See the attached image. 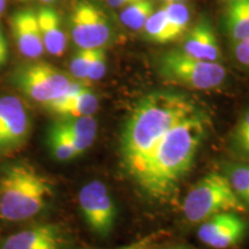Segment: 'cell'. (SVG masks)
Instances as JSON below:
<instances>
[{"instance_id": "cell-1", "label": "cell", "mask_w": 249, "mask_h": 249, "mask_svg": "<svg viewBox=\"0 0 249 249\" xmlns=\"http://www.w3.org/2000/svg\"><path fill=\"white\" fill-rule=\"evenodd\" d=\"M196 110L192 99L172 91L148 93L136 103L120 138L123 166L134 181L164 134Z\"/></svg>"}, {"instance_id": "cell-2", "label": "cell", "mask_w": 249, "mask_h": 249, "mask_svg": "<svg viewBox=\"0 0 249 249\" xmlns=\"http://www.w3.org/2000/svg\"><path fill=\"white\" fill-rule=\"evenodd\" d=\"M209 127L200 108L178 121L164 134L135 180L145 194L165 200L189 172Z\"/></svg>"}, {"instance_id": "cell-3", "label": "cell", "mask_w": 249, "mask_h": 249, "mask_svg": "<svg viewBox=\"0 0 249 249\" xmlns=\"http://www.w3.org/2000/svg\"><path fill=\"white\" fill-rule=\"evenodd\" d=\"M51 194L48 180L29 165H8L0 174V219H30L42 211Z\"/></svg>"}, {"instance_id": "cell-4", "label": "cell", "mask_w": 249, "mask_h": 249, "mask_svg": "<svg viewBox=\"0 0 249 249\" xmlns=\"http://www.w3.org/2000/svg\"><path fill=\"white\" fill-rule=\"evenodd\" d=\"M244 203L236 196L225 174L211 172L204 176L186 195L182 213L187 222L201 224L225 211L242 213Z\"/></svg>"}, {"instance_id": "cell-5", "label": "cell", "mask_w": 249, "mask_h": 249, "mask_svg": "<svg viewBox=\"0 0 249 249\" xmlns=\"http://www.w3.org/2000/svg\"><path fill=\"white\" fill-rule=\"evenodd\" d=\"M160 73L167 82L193 90H209L222 86L227 71L220 62L205 61L172 50L160 59Z\"/></svg>"}, {"instance_id": "cell-6", "label": "cell", "mask_w": 249, "mask_h": 249, "mask_svg": "<svg viewBox=\"0 0 249 249\" xmlns=\"http://www.w3.org/2000/svg\"><path fill=\"white\" fill-rule=\"evenodd\" d=\"M13 82L27 97L48 105L64 96L75 81L53 65L37 61L18 66L13 74Z\"/></svg>"}, {"instance_id": "cell-7", "label": "cell", "mask_w": 249, "mask_h": 249, "mask_svg": "<svg viewBox=\"0 0 249 249\" xmlns=\"http://www.w3.org/2000/svg\"><path fill=\"white\" fill-rule=\"evenodd\" d=\"M68 26L71 40L79 49L105 48L112 38L107 15L89 0H80L74 4Z\"/></svg>"}, {"instance_id": "cell-8", "label": "cell", "mask_w": 249, "mask_h": 249, "mask_svg": "<svg viewBox=\"0 0 249 249\" xmlns=\"http://www.w3.org/2000/svg\"><path fill=\"white\" fill-rule=\"evenodd\" d=\"M81 213L89 229L99 236H107L117 219V208L105 183L93 180L79 193Z\"/></svg>"}, {"instance_id": "cell-9", "label": "cell", "mask_w": 249, "mask_h": 249, "mask_svg": "<svg viewBox=\"0 0 249 249\" xmlns=\"http://www.w3.org/2000/svg\"><path fill=\"white\" fill-rule=\"evenodd\" d=\"M30 118L23 103L15 96L0 97V155L17 151L30 133Z\"/></svg>"}, {"instance_id": "cell-10", "label": "cell", "mask_w": 249, "mask_h": 249, "mask_svg": "<svg viewBox=\"0 0 249 249\" xmlns=\"http://www.w3.org/2000/svg\"><path fill=\"white\" fill-rule=\"evenodd\" d=\"M248 233V223L236 211H225L201 223L197 236L202 244L214 249L234 247Z\"/></svg>"}, {"instance_id": "cell-11", "label": "cell", "mask_w": 249, "mask_h": 249, "mask_svg": "<svg viewBox=\"0 0 249 249\" xmlns=\"http://www.w3.org/2000/svg\"><path fill=\"white\" fill-rule=\"evenodd\" d=\"M11 27L18 49L24 57L37 59L44 53L37 11L24 8L15 12L11 18Z\"/></svg>"}, {"instance_id": "cell-12", "label": "cell", "mask_w": 249, "mask_h": 249, "mask_svg": "<svg viewBox=\"0 0 249 249\" xmlns=\"http://www.w3.org/2000/svg\"><path fill=\"white\" fill-rule=\"evenodd\" d=\"M45 107L59 118L93 116L98 110V98L82 82L75 81L64 96Z\"/></svg>"}, {"instance_id": "cell-13", "label": "cell", "mask_w": 249, "mask_h": 249, "mask_svg": "<svg viewBox=\"0 0 249 249\" xmlns=\"http://www.w3.org/2000/svg\"><path fill=\"white\" fill-rule=\"evenodd\" d=\"M64 240L53 225L43 224L28 227L8 235L0 249H62Z\"/></svg>"}, {"instance_id": "cell-14", "label": "cell", "mask_w": 249, "mask_h": 249, "mask_svg": "<svg viewBox=\"0 0 249 249\" xmlns=\"http://www.w3.org/2000/svg\"><path fill=\"white\" fill-rule=\"evenodd\" d=\"M180 50L191 57L205 61L220 62L222 59L220 45L208 20H201L187 31Z\"/></svg>"}, {"instance_id": "cell-15", "label": "cell", "mask_w": 249, "mask_h": 249, "mask_svg": "<svg viewBox=\"0 0 249 249\" xmlns=\"http://www.w3.org/2000/svg\"><path fill=\"white\" fill-rule=\"evenodd\" d=\"M37 20L44 50L50 54L60 57L66 50L67 37L58 12L51 7H42L37 11Z\"/></svg>"}, {"instance_id": "cell-16", "label": "cell", "mask_w": 249, "mask_h": 249, "mask_svg": "<svg viewBox=\"0 0 249 249\" xmlns=\"http://www.w3.org/2000/svg\"><path fill=\"white\" fill-rule=\"evenodd\" d=\"M55 121L70 136L77 155L91 147L97 135V121L92 116L59 118Z\"/></svg>"}, {"instance_id": "cell-17", "label": "cell", "mask_w": 249, "mask_h": 249, "mask_svg": "<svg viewBox=\"0 0 249 249\" xmlns=\"http://www.w3.org/2000/svg\"><path fill=\"white\" fill-rule=\"evenodd\" d=\"M224 28L232 43L249 37V0H232L224 15Z\"/></svg>"}, {"instance_id": "cell-18", "label": "cell", "mask_w": 249, "mask_h": 249, "mask_svg": "<svg viewBox=\"0 0 249 249\" xmlns=\"http://www.w3.org/2000/svg\"><path fill=\"white\" fill-rule=\"evenodd\" d=\"M46 143L51 155L57 160L68 161L79 156L70 136L64 132L57 121L50 124L46 134Z\"/></svg>"}, {"instance_id": "cell-19", "label": "cell", "mask_w": 249, "mask_h": 249, "mask_svg": "<svg viewBox=\"0 0 249 249\" xmlns=\"http://www.w3.org/2000/svg\"><path fill=\"white\" fill-rule=\"evenodd\" d=\"M155 12L151 0H136L124 6L120 13V21L132 30H142L150 15Z\"/></svg>"}, {"instance_id": "cell-20", "label": "cell", "mask_w": 249, "mask_h": 249, "mask_svg": "<svg viewBox=\"0 0 249 249\" xmlns=\"http://www.w3.org/2000/svg\"><path fill=\"white\" fill-rule=\"evenodd\" d=\"M225 177L247 209L249 208V161L229 164L225 169Z\"/></svg>"}, {"instance_id": "cell-21", "label": "cell", "mask_w": 249, "mask_h": 249, "mask_svg": "<svg viewBox=\"0 0 249 249\" xmlns=\"http://www.w3.org/2000/svg\"><path fill=\"white\" fill-rule=\"evenodd\" d=\"M145 37L149 40L158 44H166L172 42L171 38V31L169 26V18H167L165 8L155 9V12L150 15L147 22L143 26Z\"/></svg>"}, {"instance_id": "cell-22", "label": "cell", "mask_w": 249, "mask_h": 249, "mask_svg": "<svg viewBox=\"0 0 249 249\" xmlns=\"http://www.w3.org/2000/svg\"><path fill=\"white\" fill-rule=\"evenodd\" d=\"M163 7L169 18V26L171 31V38L173 40L185 36L188 31L189 22H191V12L189 8L181 1L166 2Z\"/></svg>"}, {"instance_id": "cell-23", "label": "cell", "mask_w": 249, "mask_h": 249, "mask_svg": "<svg viewBox=\"0 0 249 249\" xmlns=\"http://www.w3.org/2000/svg\"><path fill=\"white\" fill-rule=\"evenodd\" d=\"M92 51L93 49H79L71 57L70 64L71 74L80 82L88 81V71Z\"/></svg>"}, {"instance_id": "cell-24", "label": "cell", "mask_w": 249, "mask_h": 249, "mask_svg": "<svg viewBox=\"0 0 249 249\" xmlns=\"http://www.w3.org/2000/svg\"><path fill=\"white\" fill-rule=\"evenodd\" d=\"M107 51L105 48L93 49L91 60H90L88 71V81H98L107 73Z\"/></svg>"}, {"instance_id": "cell-25", "label": "cell", "mask_w": 249, "mask_h": 249, "mask_svg": "<svg viewBox=\"0 0 249 249\" xmlns=\"http://www.w3.org/2000/svg\"><path fill=\"white\" fill-rule=\"evenodd\" d=\"M249 140V107L242 112L233 132V143L235 148Z\"/></svg>"}, {"instance_id": "cell-26", "label": "cell", "mask_w": 249, "mask_h": 249, "mask_svg": "<svg viewBox=\"0 0 249 249\" xmlns=\"http://www.w3.org/2000/svg\"><path fill=\"white\" fill-rule=\"evenodd\" d=\"M233 55L236 62L249 71V37L233 43Z\"/></svg>"}, {"instance_id": "cell-27", "label": "cell", "mask_w": 249, "mask_h": 249, "mask_svg": "<svg viewBox=\"0 0 249 249\" xmlns=\"http://www.w3.org/2000/svg\"><path fill=\"white\" fill-rule=\"evenodd\" d=\"M8 58V45L6 37L4 35V31L0 28V67L6 64Z\"/></svg>"}, {"instance_id": "cell-28", "label": "cell", "mask_w": 249, "mask_h": 249, "mask_svg": "<svg viewBox=\"0 0 249 249\" xmlns=\"http://www.w3.org/2000/svg\"><path fill=\"white\" fill-rule=\"evenodd\" d=\"M133 1H136V0H107V2L111 7H123V6H127Z\"/></svg>"}, {"instance_id": "cell-29", "label": "cell", "mask_w": 249, "mask_h": 249, "mask_svg": "<svg viewBox=\"0 0 249 249\" xmlns=\"http://www.w3.org/2000/svg\"><path fill=\"white\" fill-rule=\"evenodd\" d=\"M151 249H194L191 246L186 245H173V246H166V247H158V248H151Z\"/></svg>"}, {"instance_id": "cell-30", "label": "cell", "mask_w": 249, "mask_h": 249, "mask_svg": "<svg viewBox=\"0 0 249 249\" xmlns=\"http://www.w3.org/2000/svg\"><path fill=\"white\" fill-rule=\"evenodd\" d=\"M6 8V0H0V15L5 12Z\"/></svg>"}, {"instance_id": "cell-31", "label": "cell", "mask_w": 249, "mask_h": 249, "mask_svg": "<svg viewBox=\"0 0 249 249\" xmlns=\"http://www.w3.org/2000/svg\"><path fill=\"white\" fill-rule=\"evenodd\" d=\"M18 1H30V0H18ZM37 1L44 2V4H49V2L54 1V0H37Z\"/></svg>"}, {"instance_id": "cell-32", "label": "cell", "mask_w": 249, "mask_h": 249, "mask_svg": "<svg viewBox=\"0 0 249 249\" xmlns=\"http://www.w3.org/2000/svg\"><path fill=\"white\" fill-rule=\"evenodd\" d=\"M166 2H172V1H180V0H165Z\"/></svg>"}, {"instance_id": "cell-33", "label": "cell", "mask_w": 249, "mask_h": 249, "mask_svg": "<svg viewBox=\"0 0 249 249\" xmlns=\"http://www.w3.org/2000/svg\"><path fill=\"white\" fill-rule=\"evenodd\" d=\"M119 249H136V247H129V248H119Z\"/></svg>"}, {"instance_id": "cell-34", "label": "cell", "mask_w": 249, "mask_h": 249, "mask_svg": "<svg viewBox=\"0 0 249 249\" xmlns=\"http://www.w3.org/2000/svg\"><path fill=\"white\" fill-rule=\"evenodd\" d=\"M230 1H232V0H230Z\"/></svg>"}]
</instances>
